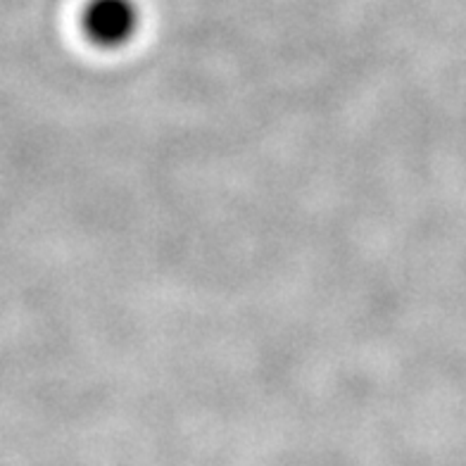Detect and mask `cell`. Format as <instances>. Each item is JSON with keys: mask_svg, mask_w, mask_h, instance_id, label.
<instances>
[{"mask_svg": "<svg viewBox=\"0 0 466 466\" xmlns=\"http://www.w3.org/2000/svg\"><path fill=\"white\" fill-rule=\"evenodd\" d=\"M81 25L93 44L116 48L134 36L138 13L131 0H91L84 10Z\"/></svg>", "mask_w": 466, "mask_h": 466, "instance_id": "6da1fadb", "label": "cell"}]
</instances>
